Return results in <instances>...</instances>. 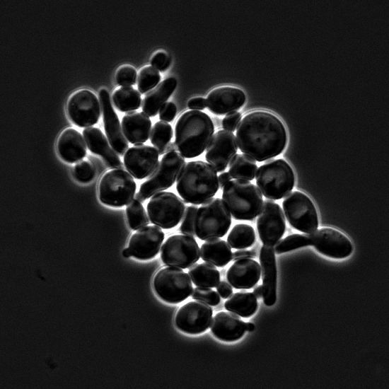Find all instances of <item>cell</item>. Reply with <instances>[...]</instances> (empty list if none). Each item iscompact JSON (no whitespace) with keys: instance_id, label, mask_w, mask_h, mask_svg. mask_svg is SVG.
I'll list each match as a JSON object with an SVG mask.
<instances>
[{"instance_id":"obj_1","label":"cell","mask_w":389,"mask_h":389,"mask_svg":"<svg viewBox=\"0 0 389 389\" xmlns=\"http://www.w3.org/2000/svg\"><path fill=\"white\" fill-rule=\"evenodd\" d=\"M236 139L241 152L262 162L281 153L286 145L287 134L277 116L257 110L248 112L240 121Z\"/></svg>"},{"instance_id":"obj_2","label":"cell","mask_w":389,"mask_h":389,"mask_svg":"<svg viewBox=\"0 0 389 389\" xmlns=\"http://www.w3.org/2000/svg\"><path fill=\"white\" fill-rule=\"evenodd\" d=\"M214 132L210 117L199 110H189L178 120L175 127V144L187 158L202 154Z\"/></svg>"},{"instance_id":"obj_3","label":"cell","mask_w":389,"mask_h":389,"mask_svg":"<svg viewBox=\"0 0 389 389\" xmlns=\"http://www.w3.org/2000/svg\"><path fill=\"white\" fill-rule=\"evenodd\" d=\"M219 189L216 171L202 161L186 163L177 178L176 190L186 203L202 204L214 197Z\"/></svg>"},{"instance_id":"obj_4","label":"cell","mask_w":389,"mask_h":389,"mask_svg":"<svg viewBox=\"0 0 389 389\" xmlns=\"http://www.w3.org/2000/svg\"><path fill=\"white\" fill-rule=\"evenodd\" d=\"M222 200L236 220H253L263 203L259 189L248 180H233L222 188Z\"/></svg>"},{"instance_id":"obj_5","label":"cell","mask_w":389,"mask_h":389,"mask_svg":"<svg viewBox=\"0 0 389 389\" xmlns=\"http://www.w3.org/2000/svg\"><path fill=\"white\" fill-rule=\"evenodd\" d=\"M294 173L289 164L282 158L270 160L257 170L256 183L267 199H280L294 188Z\"/></svg>"},{"instance_id":"obj_6","label":"cell","mask_w":389,"mask_h":389,"mask_svg":"<svg viewBox=\"0 0 389 389\" xmlns=\"http://www.w3.org/2000/svg\"><path fill=\"white\" fill-rule=\"evenodd\" d=\"M231 224L229 211L220 198H211L197 209L194 232L202 240L224 236Z\"/></svg>"},{"instance_id":"obj_7","label":"cell","mask_w":389,"mask_h":389,"mask_svg":"<svg viewBox=\"0 0 389 389\" xmlns=\"http://www.w3.org/2000/svg\"><path fill=\"white\" fill-rule=\"evenodd\" d=\"M185 165V160L178 152L174 151L165 153L149 179L141 185L135 199L141 203L152 195L170 187Z\"/></svg>"},{"instance_id":"obj_8","label":"cell","mask_w":389,"mask_h":389,"mask_svg":"<svg viewBox=\"0 0 389 389\" xmlns=\"http://www.w3.org/2000/svg\"><path fill=\"white\" fill-rule=\"evenodd\" d=\"M136 182L124 169L107 172L99 183V199L106 205L122 207L129 204L136 192Z\"/></svg>"},{"instance_id":"obj_9","label":"cell","mask_w":389,"mask_h":389,"mask_svg":"<svg viewBox=\"0 0 389 389\" xmlns=\"http://www.w3.org/2000/svg\"><path fill=\"white\" fill-rule=\"evenodd\" d=\"M153 287L158 297L169 303L185 301L192 291L188 274L174 267L160 269L153 279Z\"/></svg>"},{"instance_id":"obj_10","label":"cell","mask_w":389,"mask_h":389,"mask_svg":"<svg viewBox=\"0 0 389 389\" xmlns=\"http://www.w3.org/2000/svg\"><path fill=\"white\" fill-rule=\"evenodd\" d=\"M185 209L182 200L170 192L153 194L146 207L151 223L165 229L173 228L180 223Z\"/></svg>"},{"instance_id":"obj_11","label":"cell","mask_w":389,"mask_h":389,"mask_svg":"<svg viewBox=\"0 0 389 389\" xmlns=\"http://www.w3.org/2000/svg\"><path fill=\"white\" fill-rule=\"evenodd\" d=\"M289 224L296 230L312 233L318 226V214L311 199L304 193L294 191L282 202Z\"/></svg>"},{"instance_id":"obj_12","label":"cell","mask_w":389,"mask_h":389,"mask_svg":"<svg viewBox=\"0 0 389 389\" xmlns=\"http://www.w3.org/2000/svg\"><path fill=\"white\" fill-rule=\"evenodd\" d=\"M200 250L191 236L173 235L167 238L161 250V258L168 266L187 269L197 262Z\"/></svg>"},{"instance_id":"obj_13","label":"cell","mask_w":389,"mask_h":389,"mask_svg":"<svg viewBox=\"0 0 389 389\" xmlns=\"http://www.w3.org/2000/svg\"><path fill=\"white\" fill-rule=\"evenodd\" d=\"M257 228L260 239L265 245H274L281 238L286 222L283 211L277 203L268 199L263 202L257 216Z\"/></svg>"},{"instance_id":"obj_14","label":"cell","mask_w":389,"mask_h":389,"mask_svg":"<svg viewBox=\"0 0 389 389\" xmlns=\"http://www.w3.org/2000/svg\"><path fill=\"white\" fill-rule=\"evenodd\" d=\"M212 308L202 301H190L182 306L175 317L176 327L180 331L197 335L205 332L211 325Z\"/></svg>"},{"instance_id":"obj_15","label":"cell","mask_w":389,"mask_h":389,"mask_svg":"<svg viewBox=\"0 0 389 389\" xmlns=\"http://www.w3.org/2000/svg\"><path fill=\"white\" fill-rule=\"evenodd\" d=\"M100 104L95 95L85 89L75 92L67 104L69 118L80 127L96 124L100 117Z\"/></svg>"},{"instance_id":"obj_16","label":"cell","mask_w":389,"mask_h":389,"mask_svg":"<svg viewBox=\"0 0 389 389\" xmlns=\"http://www.w3.org/2000/svg\"><path fill=\"white\" fill-rule=\"evenodd\" d=\"M310 243L319 252L332 258H345L353 250L352 243L341 232L332 228H322L308 236Z\"/></svg>"},{"instance_id":"obj_17","label":"cell","mask_w":389,"mask_h":389,"mask_svg":"<svg viewBox=\"0 0 389 389\" xmlns=\"http://www.w3.org/2000/svg\"><path fill=\"white\" fill-rule=\"evenodd\" d=\"M238 150L236 137L226 130H219L211 137L206 149V161L218 173L226 170Z\"/></svg>"},{"instance_id":"obj_18","label":"cell","mask_w":389,"mask_h":389,"mask_svg":"<svg viewBox=\"0 0 389 389\" xmlns=\"http://www.w3.org/2000/svg\"><path fill=\"white\" fill-rule=\"evenodd\" d=\"M163 239L164 233L161 228L156 226H144L131 236L128 248L134 258L150 260L158 253Z\"/></svg>"},{"instance_id":"obj_19","label":"cell","mask_w":389,"mask_h":389,"mask_svg":"<svg viewBox=\"0 0 389 389\" xmlns=\"http://www.w3.org/2000/svg\"><path fill=\"white\" fill-rule=\"evenodd\" d=\"M158 162V152L151 146L136 145L129 148L124 156L127 170L135 178L141 180L151 175Z\"/></svg>"},{"instance_id":"obj_20","label":"cell","mask_w":389,"mask_h":389,"mask_svg":"<svg viewBox=\"0 0 389 389\" xmlns=\"http://www.w3.org/2000/svg\"><path fill=\"white\" fill-rule=\"evenodd\" d=\"M99 99L103 110L105 131L110 144L118 154L122 156L129 148V144L122 132L120 120L107 90L103 88L100 91Z\"/></svg>"},{"instance_id":"obj_21","label":"cell","mask_w":389,"mask_h":389,"mask_svg":"<svg viewBox=\"0 0 389 389\" xmlns=\"http://www.w3.org/2000/svg\"><path fill=\"white\" fill-rule=\"evenodd\" d=\"M245 99V95L240 89L221 86L210 91L207 98V106L215 115H225L240 108Z\"/></svg>"},{"instance_id":"obj_22","label":"cell","mask_w":389,"mask_h":389,"mask_svg":"<svg viewBox=\"0 0 389 389\" xmlns=\"http://www.w3.org/2000/svg\"><path fill=\"white\" fill-rule=\"evenodd\" d=\"M260 269L259 263L252 258L238 259L228 269L226 279L236 289H249L259 281Z\"/></svg>"},{"instance_id":"obj_23","label":"cell","mask_w":389,"mask_h":389,"mask_svg":"<svg viewBox=\"0 0 389 389\" xmlns=\"http://www.w3.org/2000/svg\"><path fill=\"white\" fill-rule=\"evenodd\" d=\"M262 269L263 301L267 306L274 304L277 299V267L274 250L272 246L264 245L260 252Z\"/></svg>"},{"instance_id":"obj_24","label":"cell","mask_w":389,"mask_h":389,"mask_svg":"<svg viewBox=\"0 0 389 389\" xmlns=\"http://www.w3.org/2000/svg\"><path fill=\"white\" fill-rule=\"evenodd\" d=\"M211 331L217 339L234 342L240 339L246 331V323L236 315L221 311L216 313L211 322Z\"/></svg>"},{"instance_id":"obj_25","label":"cell","mask_w":389,"mask_h":389,"mask_svg":"<svg viewBox=\"0 0 389 389\" xmlns=\"http://www.w3.org/2000/svg\"><path fill=\"white\" fill-rule=\"evenodd\" d=\"M83 135L89 150L100 156L106 165L112 169H123V164L100 129L96 127H87Z\"/></svg>"},{"instance_id":"obj_26","label":"cell","mask_w":389,"mask_h":389,"mask_svg":"<svg viewBox=\"0 0 389 389\" xmlns=\"http://www.w3.org/2000/svg\"><path fill=\"white\" fill-rule=\"evenodd\" d=\"M59 156L65 162L74 163L85 157L86 143L81 133L73 128L64 130L57 144Z\"/></svg>"},{"instance_id":"obj_27","label":"cell","mask_w":389,"mask_h":389,"mask_svg":"<svg viewBox=\"0 0 389 389\" xmlns=\"http://www.w3.org/2000/svg\"><path fill=\"white\" fill-rule=\"evenodd\" d=\"M151 128V121L143 112H129L122 117V132L131 144L139 145L146 142L149 139Z\"/></svg>"},{"instance_id":"obj_28","label":"cell","mask_w":389,"mask_h":389,"mask_svg":"<svg viewBox=\"0 0 389 389\" xmlns=\"http://www.w3.org/2000/svg\"><path fill=\"white\" fill-rule=\"evenodd\" d=\"M176 86L177 81L173 77L167 78L161 81L144 96L141 104L143 112L149 117L156 115L158 110L173 93Z\"/></svg>"},{"instance_id":"obj_29","label":"cell","mask_w":389,"mask_h":389,"mask_svg":"<svg viewBox=\"0 0 389 389\" xmlns=\"http://www.w3.org/2000/svg\"><path fill=\"white\" fill-rule=\"evenodd\" d=\"M200 256L204 261L221 267L232 260V251L229 244L225 240L215 238L202 245Z\"/></svg>"},{"instance_id":"obj_30","label":"cell","mask_w":389,"mask_h":389,"mask_svg":"<svg viewBox=\"0 0 389 389\" xmlns=\"http://www.w3.org/2000/svg\"><path fill=\"white\" fill-rule=\"evenodd\" d=\"M224 307L240 317L249 318L257 310L258 303L252 293L240 291L230 296L225 302Z\"/></svg>"},{"instance_id":"obj_31","label":"cell","mask_w":389,"mask_h":389,"mask_svg":"<svg viewBox=\"0 0 389 389\" xmlns=\"http://www.w3.org/2000/svg\"><path fill=\"white\" fill-rule=\"evenodd\" d=\"M188 274L194 285L201 287H216L220 281V274L213 265L207 262L193 265Z\"/></svg>"},{"instance_id":"obj_32","label":"cell","mask_w":389,"mask_h":389,"mask_svg":"<svg viewBox=\"0 0 389 389\" xmlns=\"http://www.w3.org/2000/svg\"><path fill=\"white\" fill-rule=\"evenodd\" d=\"M256 162L245 154H236L229 163V174L233 178L252 180L257 173Z\"/></svg>"},{"instance_id":"obj_33","label":"cell","mask_w":389,"mask_h":389,"mask_svg":"<svg viewBox=\"0 0 389 389\" xmlns=\"http://www.w3.org/2000/svg\"><path fill=\"white\" fill-rule=\"evenodd\" d=\"M141 100L140 93L129 86L120 87L112 95L113 103L121 112H132L139 109Z\"/></svg>"},{"instance_id":"obj_34","label":"cell","mask_w":389,"mask_h":389,"mask_svg":"<svg viewBox=\"0 0 389 389\" xmlns=\"http://www.w3.org/2000/svg\"><path fill=\"white\" fill-rule=\"evenodd\" d=\"M227 240L229 245L235 249L250 248L255 241L254 228L248 224H237L228 233Z\"/></svg>"},{"instance_id":"obj_35","label":"cell","mask_w":389,"mask_h":389,"mask_svg":"<svg viewBox=\"0 0 389 389\" xmlns=\"http://www.w3.org/2000/svg\"><path fill=\"white\" fill-rule=\"evenodd\" d=\"M173 135L172 127L163 121H158L152 127L150 140L158 152V154L166 153V146Z\"/></svg>"},{"instance_id":"obj_36","label":"cell","mask_w":389,"mask_h":389,"mask_svg":"<svg viewBox=\"0 0 389 389\" xmlns=\"http://www.w3.org/2000/svg\"><path fill=\"white\" fill-rule=\"evenodd\" d=\"M127 219L133 231L143 228L149 223V219L141 203L133 199L126 208Z\"/></svg>"},{"instance_id":"obj_37","label":"cell","mask_w":389,"mask_h":389,"mask_svg":"<svg viewBox=\"0 0 389 389\" xmlns=\"http://www.w3.org/2000/svg\"><path fill=\"white\" fill-rule=\"evenodd\" d=\"M161 81V75L158 71L151 66L142 68L137 79V87L141 93H146L155 87Z\"/></svg>"},{"instance_id":"obj_38","label":"cell","mask_w":389,"mask_h":389,"mask_svg":"<svg viewBox=\"0 0 389 389\" xmlns=\"http://www.w3.org/2000/svg\"><path fill=\"white\" fill-rule=\"evenodd\" d=\"M310 245L308 236L294 233L278 242L274 247V252L281 254Z\"/></svg>"},{"instance_id":"obj_39","label":"cell","mask_w":389,"mask_h":389,"mask_svg":"<svg viewBox=\"0 0 389 389\" xmlns=\"http://www.w3.org/2000/svg\"><path fill=\"white\" fill-rule=\"evenodd\" d=\"M74 175L81 182H91L95 175V167L88 161H81L74 166Z\"/></svg>"},{"instance_id":"obj_40","label":"cell","mask_w":389,"mask_h":389,"mask_svg":"<svg viewBox=\"0 0 389 389\" xmlns=\"http://www.w3.org/2000/svg\"><path fill=\"white\" fill-rule=\"evenodd\" d=\"M191 296L193 299L212 306L220 303V296L217 292L208 287L197 286L193 289Z\"/></svg>"},{"instance_id":"obj_41","label":"cell","mask_w":389,"mask_h":389,"mask_svg":"<svg viewBox=\"0 0 389 389\" xmlns=\"http://www.w3.org/2000/svg\"><path fill=\"white\" fill-rule=\"evenodd\" d=\"M197 209V207L194 205L186 207L183 214V219L180 226V231L182 234L191 236L195 235L194 221Z\"/></svg>"},{"instance_id":"obj_42","label":"cell","mask_w":389,"mask_h":389,"mask_svg":"<svg viewBox=\"0 0 389 389\" xmlns=\"http://www.w3.org/2000/svg\"><path fill=\"white\" fill-rule=\"evenodd\" d=\"M115 79L120 86H132L136 83L137 71L134 67L125 65L118 69Z\"/></svg>"},{"instance_id":"obj_43","label":"cell","mask_w":389,"mask_h":389,"mask_svg":"<svg viewBox=\"0 0 389 389\" xmlns=\"http://www.w3.org/2000/svg\"><path fill=\"white\" fill-rule=\"evenodd\" d=\"M241 117L242 115L239 112H232L227 114L222 121L223 128L227 131L233 132L241 120Z\"/></svg>"},{"instance_id":"obj_44","label":"cell","mask_w":389,"mask_h":389,"mask_svg":"<svg viewBox=\"0 0 389 389\" xmlns=\"http://www.w3.org/2000/svg\"><path fill=\"white\" fill-rule=\"evenodd\" d=\"M176 106L172 102L166 103L160 109L159 119L165 122H172L176 115Z\"/></svg>"},{"instance_id":"obj_45","label":"cell","mask_w":389,"mask_h":389,"mask_svg":"<svg viewBox=\"0 0 389 389\" xmlns=\"http://www.w3.org/2000/svg\"><path fill=\"white\" fill-rule=\"evenodd\" d=\"M170 59L164 52H157L151 59V64L156 69L163 71L170 65Z\"/></svg>"},{"instance_id":"obj_46","label":"cell","mask_w":389,"mask_h":389,"mask_svg":"<svg viewBox=\"0 0 389 389\" xmlns=\"http://www.w3.org/2000/svg\"><path fill=\"white\" fill-rule=\"evenodd\" d=\"M187 106L192 110H202L207 107V100L202 97L192 98L188 101Z\"/></svg>"},{"instance_id":"obj_47","label":"cell","mask_w":389,"mask_h":389,"mask_svg":"<svg viewBox=\"0 0 389 389\" xmlns=\"http://www.w3.org/2000/svg\"><path fill=\"white\" fill-rule=\"evenodd\" d=\"M216 287L217 292L223 298H228L233 293L231 286L225 281H220Z\"/></svg>"},{"instance_id":"obj_48","label":"cell","mask_w":389,"mask_h":389,"mask_svg":"<svg viewBox=\"0 0 389 389\" xmlns=\"http://www.w3.org/2000/svg\"><path fill=\"white\" fill-rule=\"evenodd\" d=\"M257 253L255 250H242L240 249L232 254V260H236L243 258H255Z\"/></svg>"},{"instance_id":"obj_49","label":"cell","mask_w":389,"mask_h":389,"mask_svg":"<svg viewBox=\"0 0 389 389\" xmlns=\"http://www.w3.org/2000/svg\"><path fill=\"white\" fill-rule=\"evenodd\" d=\"M232 177L228 172L221 173L218 177L219 187L223 188V186L231 180Z\"/></svg>"},{"instance_id":"obj_50","label":"cell","mask_w":389,"mask_h":389,"mask_svg":"<svg viewBox=\"0 0 389 389\" xmlns=\"http://www.w3.org/2000/svg\"><path fill=\"white\" fill-rule=\"evenodd\" d=\"M253 294L257 298H261L263 296V287L262 285H259L253 290Z\"/></svg>"},{"instance_id":"obj_51","label":"cell","mask_w":389,"mask_h":389,"mask_svg":"<svg viewBox=\"0 0 389 389\" xmlns=\"http://www.w3.org/2000/svg\"><path fill=\"white\" fill-rule=\"evenodd\" d=\"M176 150L175 142H170L166 146V153Z\"/></svg>"},{"instance_id":"obj_52","label":"cell","mask_w":389,"mask_h":389,"mask_svg":"<svg viewBox=\"0 0 389 389\" xmlns=\"http://www.w3.org/2000/svg\"><path fill=\"white\" fill-rule=\"evenodd\" d=\"M255 330V325L252 323H246V330L249 332H252Z\"/></svg>"},{"instance_id":"obj_53","label":"cell","mask_w":389,"mask_h":389,"mask_svg":"<svg viewBox=\"0 0 389 389\" xmlns=\"http://www.w3.org/2000/svg\"><path fill=\"white\" fill-rule=\"evenodd\" d=\"M122 255L126 258H128L131 256V253H130V251H129V248H125V249L123 250Z\"/></svg>"}]
</instances>
